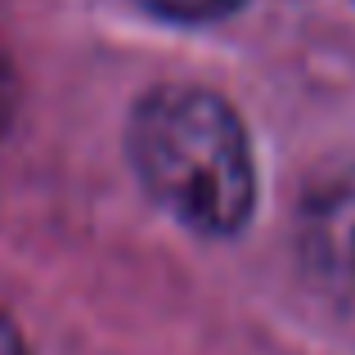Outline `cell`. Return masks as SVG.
<instances>
[{
    "label": "cell",
    "mask_w": 355,
    "mask_h": 355,
    "mask_svg": "<svg viewBox=\"0 0 355 355\" xmlns=\"http://www.w3.org/2000/svg\"><path fill=\"white\" fill-rule=\"evenodd\" d=\"M130 162L144 189L198 234H234L257 198L243 117L198 86H162L139 99Z\"/></svg>",
    "instance_id": "obj_1"
},
{
    "label": "cell",
    "mask_w": 355,
    "mask_h": 355,
    "mask_svg": "<svg viewBox=\"0 0 355 355\" xmlns=\"http://www.w3.org/2000/svg\"><path fill=\"white\" fill-rule=\"evenodd\" d=\"M306 266L329 284H355V180H333L306 198Z\"/></svg>",
    "instance_id": "obj_2"
},
{
    "label": "cell",
    "mask_w": 355,
    "mask_h": 355,
    "mask_svg": "<svg viewBox=\"0 0 355 355\" xmlns=\"http://www.w3.org/2000/svg\"><path fill=\"white\" fill-rule=\"evenodd\" d=\"M139 5L171 23H216V18L234 14L243 0H139Z\"/></svg>",
    "instance_id": "obj_3"
},
{
    "label": "cell",
    "mask_w": 355,
    "mask_h": 355,
    "mask_svg": "<svg viewBox=\"0 0 355 355\" xmlns=\"http://www.w3.org/2000/svg\"><path fill=\"white\" fill-rule=\"evenodd\" d=\"M14 99H18L14 68H9V54H5V45H0V135L9 130V117H14Z\"/></svg>",
    "instance_id": "obj_4"
},
{
    "label": "cell",
    "mask_w": 355,
    "mask_h": 355,
    "mask_svg": "<svg viewBox=\"0 0 355 355\" xmlns=\"http://www.w3.org/2000/svg\"><path fill=\"white\" fill-rule=\"evenodd\" d=\"M0 355H27V347H23V338H18L9 315H0Z\"/></svg>",
    "instance_id": "obj_5"
}]
</instances>
